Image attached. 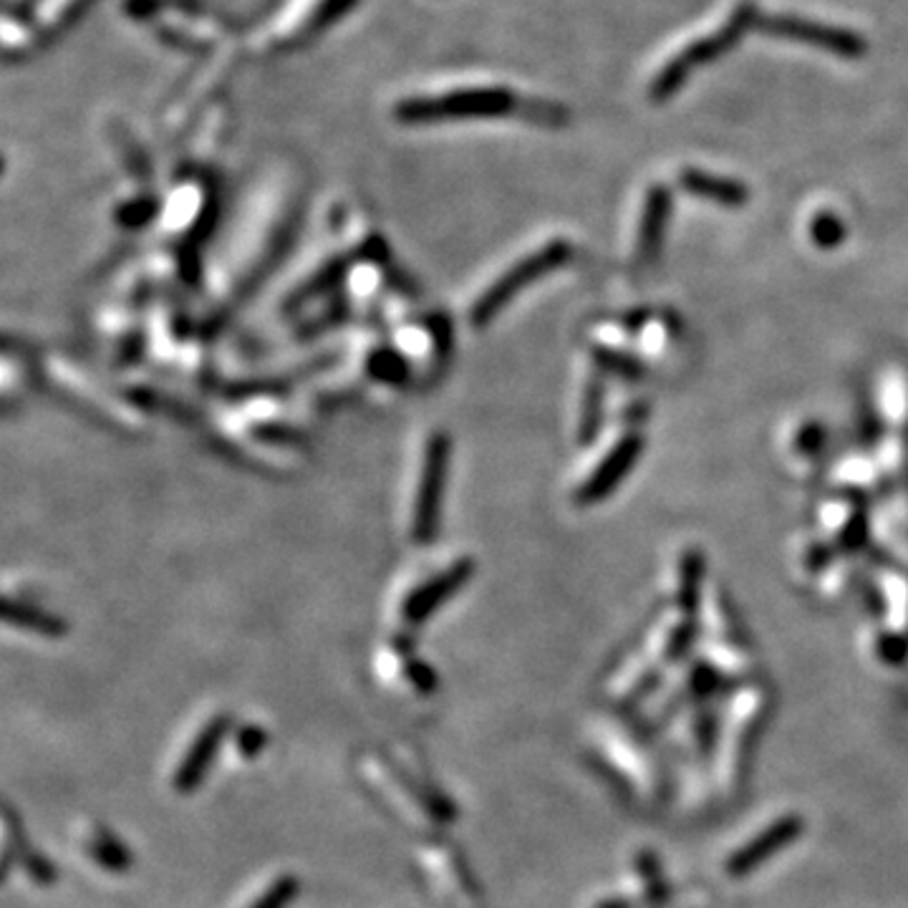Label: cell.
Returning a JSON list of instances; mask_svg holds the SVG:
<instances>
[{
	"instance_id": "7c38bea8",
	"label": "cell",
	"mask_w": 908,
	"mask_h": 908,
	"mask_svg": "<svg viewBox=\"0 0 908 908\" xmlns=\"http://www.w3.org/2000/svg\"><path fill=\"white\" fill-rule=\"evenodd\" d=\"M5 621L8 623L15 621V623H21L23 629L43 633V636H59V633H64V623H59L56 618L46 616L43 610H34L28 606L8 604L5 606Z\"/></svg>"
},
{
	"instance_id": "3957f363",
	"label": "cell",
	"mask_w": 908,
	"mask_h": 908,
	"mask_svg": "<svg viewBox=\"0 0 908 908\" xmlns=\"http://www.w3.org/2000/svg\"><path fill=\"white\" fill-rule=\"evenodd\" d=\"M753 15H755L753 5H747V3L740 5L730 18V23H724V26L717 28L711 36H704L696 43L689 46V49L677 53V56L671 59V64L664 66L659 76H656V81L652 86V97L656 101L669 99L671 93H674L679 86L686 81V76L692 74L694 68L709 64L711 59L722 56L727 49H732V46L737 43L742 30L747 28V23L753 21Z\"/></svg>"
},
{
	"instance_id": "9c48e42d",
	"label": "cell",
	"mask_w": 908,
	"mask_h": 908,
	"mask_svg": "<svg viewBox=\"0 0 908 908\" xmlns=\"http://www.w3.org/2000/svg\"><path fill=\"white\" fill-rule=\"evenodd\" d=\"M86 853H89L104 871L124 873L129 871L131 866V856L129 850L124 848V843L116 841V837L109 835L106 831H93V835L86 841Z\"/></svg>"
},
{
	"instance_id": "277c9868",
	"label": "cell",
	"mask_w": 908,
	"mask_h": 908,
	"mask_svg": "<svg viewBox=\"0 0 908 908\" xmlns=\"http://www.w3.org/2000/svg\"><path fill=\"white\" fill-rule=\"evenodd\" d=\"M762 28L774 38H787V41L831 51L837 56H860L866 51L863 38L850 30L823 26V23L797 18V15H770L762 21Z\"/></svg>"
},
{
	"instance_id": "4fadbf2b",
	"label": "cell",
	"mask_w": 908,
	"mask_h": 908,
	"mask_svg": "<svg viewBox=\"0 0 908 908\" xmlns=\"http://www.w3.org/2000/svg\"><path fill=\"white\" fill-rule=\"evenodd\" d=\"M301 894V881L295 875H278L248 908H288Z\"/></svg>"
},
{
	"instance_id": "7a4b0ae2",
	"label": "cell",
	"mask_w": 908,
	"mask_h": 908,
	"mask_svg": "<svg viewBox=\"0 0 908 908\" xmlns=\"http://www.w3.org/2000/svg\"><path fill=\"white\" fill-rule=\"evenodd\" d=\"M356 3L358 0H283V5L273 11L268 21L250 30L245 49L253 56H270L293 49L324 34Z\"/></svg>"
},
{
	"instance_id": "5b68a950",
	"label": "cell",
	"mask_w": 908,
	"mask_h": 908,
	"mask_svg": "<svg viewBox=\"0 0 908 908\" xmlns=\"http://www.w3.org/2000/svg\"><path fill=\"white\" fill-rule=\"evenodd\" d=\"M566 253H568V248H563V245L538 250L535 255L528 257V261H520L515 268L507 270L505 276L497 278L495 286H490L488 293H482L480 301L475 303V308H472L475 324L477 326L488 324V320L495 316V313L503 308V305L510 301L522 286H528L532 278L543 276V273L553 268V265H558Z\"/></svg>"
},
{
	"instance_id": "30bf717a",
	"label": "cell",
	"mask_w": 908,
	"mask_h": 908,
	"mask_svg": "<svg viewBox=\"0 0 908 908\" xmlns=\"http://www.w3.org/2000/svg\"><path fill=\"white\" fill-rule=\"evenodd\" d=\"M86 0H36L34 15L30 21H36L38 30L41 28H61L78 13V8H84Z\"/></svg>"
},
{
	"instance_id": "52a82bcc",
	"label": "cell",
	"mask_w": 908,
	"mask_h": 908,
	"mask_svg": "<svg viewBox=\"0 0 908 908\" xmlns=\"http://www.w3.org/2000/svg\"><path fill=\"white\" fill-rule=\"evenodd\" d=\"M230 727L232 722L227 715L210 719V722L202 727V730L198 732V737L190 742V747H187L185 757L179 759L175 778H172V787H175V793L190 795L202 785V782H205L210 770H213L217 749H220L225 737L230 734Z\"/></svg>"
},
{
	"instance_id": "6da1fadb",
	"label": "cell",
	"mask_w": 908,
	"mask_h": 908,
	"mask_svg": "<svg viewBox=\"0 0 908 908\" xmlns=\"http://www.w3.org/2000/svg\"><path fill=\"white\" fill-rule=\"evenodd\" d=\"M518 97L500 84H482L472 78L442 76L427 86L402 93L394 101V116L402 124H434L462 116H505L515 112Z\"/></svg>"
},
{
	"instance_id": "8992f818",
	"label": "cell",
	"mask_w": 908,
	"mask_h": 908,
	"mask_svg": "<svg viewBox=\"0 0 908 908\" xmlns=\"http://www.w3.org/2000/svg\"><path fill=\"white\" fill-rule=\"evenodd\" d=\"M447 465H450V440L447 437H434L429 442L425 472H421V484L417 495V507H414V535L419 540H429L434 535L437 522H440V503L444 480H447Z\"/></svg>"
},
{
	"instance_id": "5bb4252c",
	"label": "cell",
	"mask_w": 908,
	"mask_h": 908,
	"mask_svg": "<svg viewBox=\"0 0 908 908\" xmlns=\"http://www.w3.org/2000/svg\"><path fill=\"white\" fill-rule=\"evenodd\" d=\"M265 730H261V727H255V724H248V727H242V730L238 732V755L240 757H245V759H253L255 755H261L263 749H265Z\"/></svg>"
},
{
	"instance_id": "ba28073f",
	"label": "cell",
	"mask_w": 908,
	"mask_h": 908,
	"mask_svg": "<svg viewBox=\"0 0 908 908\" xmlns=\"http://www.w3.org/2000/svg\"><path fill=\"white\" fill-rule=\"evenodd\" d=\"M469 570H472V563H467V560L454 563L450 570H444V573L434 576L427 585H421V589L414 591L404 604L406 621H409V623L427 621V618L432 616L434 610L444 604V601L452 598L454 593L462 589V583L467 581Z\"/></svg>"
},
{
	"instance_id": "8fae6325",
	"label": "cell",
	"mask_w": 908,
	"mask_h": 908,
	"mask_svg": "<svg viewBox=\"0 0 908 908\" xmlns=\"http://www.w3.org/2000/svg\"><path fill=\"white\" fill-rule=\"evenodd\" d=\"M684 185L696 194H704V198H715V200H722V202L724 200L734 202V200L745 198V190H742V187L732 185V182H724V179H717L711 175H702V172H686Z\"/></svg>"
}]
</instances>
